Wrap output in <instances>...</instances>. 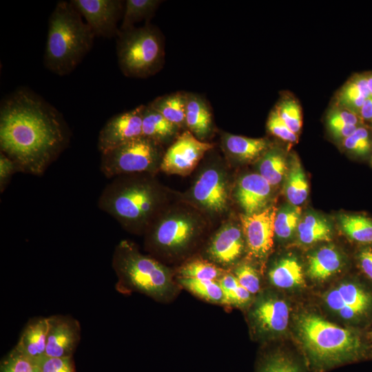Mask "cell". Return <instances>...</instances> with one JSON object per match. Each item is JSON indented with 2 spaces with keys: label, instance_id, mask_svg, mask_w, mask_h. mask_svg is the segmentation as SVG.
Returning <instances> with one entry per match:
<instances>
[{
  "label": "cell",
  "instance_id": "1",
  "mask_svg": "<svg viewBox=\"0 0 372 372\" xmlns=\"http://www.w3.org/2000/svg\"><path fill=\"white\" fill-rule=\"evenodd\" d=\"M69 127L62 114L33 91L20 87L0 105V149L17 172L41 176L67 147Z\"/></svg>",
  "mask_w": 372,
  "mask_h": 372
},
{
  "label": "cell",
  "instance_id": "2",
  "mask_svg": "<svg viewBox=\"0 0 372 372\" xmlns=\"http://www.w3.org/2000/svg\"><path fill=\"white\" fill-rule=\"evenodd\" d=\"M165 197L152 174H125L114 178L106 185L98 206L125 229L142 234L164 209Z\"/></svg>",
  "mask_w": 372,
  "mask_h": 372
},
{
  "label": "cell",
  "instance_id": "3",
  "mask_svg": "<svg viewBox=\"0 0 372 372\" xmlns=\"http://www.w3.org/2000/svg\"><path fill=\"white\" fill-rule=\"evenodd\" d=\"M297 330L306 363L313 372H324L366 357V347L357 333L316 314L300 316Z\"/></svg>",
  "mask_w": 372,
  "mask_h": 372
},
{
  "label": "cell",
  "instance_id": "4",
  "mask_svg": "<svg viewBox=\"0 0 372 372\" xmlns=\"http://www.w3.org/2000/svg\"><path fill=\"white\" fill-rule=\"evenodd\" d=\"M95 37L70 1H59L48 21L45 68L58 76L70 74L91 50Z\"/></svg>",
  "mask_w": 372,
  "mask_h": 372
},
{
  "label": "cell",
  "instance_id": "5",
  "mask_svg": "<svg viewBox=\"0 0 372 372\" xmlns=\"http://www.w3.org/2000/svg\"><path fill=\"white\" fill-rule=\"evenodd\" d=\"M112 267L118 278V289L125 287L161 298L172 287L168 269L153 258L142 254L129 241L123 240L116 247Z\"/></svg>",
  "mask_w": 372,
  "mask_h": 372
},
{
  "label": "cell",
  "instance_id": "6",
  "mask_svg": "<svg viewBox=\"0 0 372 372\" xmlns=\"http://www.w3.org/2000/svg\"><path fill=\"white\" fill-rule=\"evenodd\" d=\"M116 52L118 66L125 76L146 78L154 75L164 62V44L156 28L145 24L120 31Z\"/></svg>",
  "mask_w": 372,
  "mask_h": 372
},
{
  "label": "cell",
  "instance_id": "7",
  "mask_svg": "<svg viewBox=\"0 0 372 372\" xmlns=\"http://www.w3.org/2000/svg\"><path fill=\"white\" fill-rule=\"evenodd\" d=\"M205 223L191 209H163L146 231L147 242L157 250L178 252L186 249L202 231Z\"/></svg>",
  "mask_w": 372,
  "mask_h": 372
},
{
  "label": "cell",
  "instance_id": "8",
  "mask_svg": "<svg viewBox=\"0 0 372 372\" xmlns=\"http://www.w3.org/2000/svg\"><path fill=\"white\" fill-rule=\"evenodd\" d=\"M163 146L141 136L101 154V171L108 178L132 174H153L160 169Z\"/></svg>",
  "mask_w": 372,
  "mask_h": 372
},
{
  "label": "cell",
  "instance_id": "9",
  "mask_svg": "<svg viewBox=\"0 0 372 372\" xmlns=\"http://www.w3.org/2000/svg\"><path fill=\"white\" fill-rule=\"evenodd\" d=\"M213 147L214 144L202 141L185 130L164 152L160 169L167 174L186 176Z\"/></svg>",
  "mask_w": 372,
  "mask_h": 372
},
{
  "label": "cell",
  "instance_id": "10",
  "mask_svg": "<svg viewBox=\"0 0 372 372\" xmlns=\"http://www.w3.org/2000/svg\"><path fill=\"white\" fill-rule=\"evenodd\" d=\"M218 165L206 167L196 179L190 191L192 201L212 214L224 212L228 205L229 187L224 171Z\"/></svg>",
  "mask_w": 372,
  "mask_h": 372
},
{
  "label": "cell",
  "instance_id": "11",
  "mask_svg": "<svg viewBox=\"0 0 372 372\" xmlns=\"http://www.w3.org/2000/svg\"><path fill=\"white\" fill-rule=\"evenodd\" d=\"M95 37L111 38L119 33L118 22L123 15L120 0H71Z\"/></svg>",
  "mask_w": 372,
  "mask_h": 372
},
{
  "label": "cell",
  "instance_id": "12",
  "mask_svg": "<svg viewBox=\"0 0 372 372\" xmlns=\"http://www.w3.org/2000/svg\"><path fill=\"white\" fill-rule=\"evenodd\" d=\"M327 307L344 320L358 321L372 309V295L360 284L344 282L325 296Z\"/></svg>",
  "mask_w": 372,
  "mask_h": 372
},
{
  "label": "cell",
  "instance_id": "13",
  "mask_svg": "<svg viewBox=\"0 0 372 372\" xmlns=\"http://www.w3.org/2000/svg\"><path fill=\"white\" fill-rule=\"evenodd\" d=\"M143 105L116 114L106 122L98 137L97 147L101 154L143 136Z\"/></svg>",
  "mask_w": 372,
  "mask_h": 372
},
{
  "label": "cell",
  "instance_id": "14",
  "mask_svg": "<svg viewBox=\"0 0 372 372\" xmlns=\"http://www.w3.org/2000/svg\"><path fill=\"white\" fill-rule=\"evenodd\" d=\"M276 211L274 206H270L251 215L240 216L242 230L249 254L256 258H265L272 248Z\"/></svg>",
  "mask_w": 372,
  "mask_h": 372
},
{
  "label": "cell",
  "instance_id": "15",
  "mask_svg": "<svg viewBox=\"0 0 372 372\" xmlns=\"http://www.w3.org/2000/svg\"><path fill=\"white\" fill-rule=\"evenodd\" d=\"M48 332L45 355L71 357L80 340V325L70 316L56 315L48 317Z\"/></svg>",
  "mask_w": 372,
  "mask_h": 372
},
{
  "label": "cell",
  "instance_id": "16",
  "mask_svg": "<svg viewBox=\"0 0 372 372\" xmlns=\"http://www.w3.org/2000/svg\"><path fill=\"white\" fill-rule=\"evenodd\" d=\"M271 186L258 173L247 174L238 181L236 198L246 215L261 211L267 207Z\"/></svg>",
  "mask_w": 372,
  "mask_h": 372
},
{
  "label": "cell",
  "instance_id": "17",
  "mask_svg": "<svg viewBox=\"0 0 372 372\" xmlns=\"http://www.w3.org/2000/svg\"><path fill=\"white\" fill-rule=\"evenodd\" d=\"M244 235L237 225L227 223L222 226L212 238L208 254L216 262L230 265L242 254L244 249Z\"/></svg>",
  "mask_w": 372,
  "mask_h": 372
},
{
  "label": "cell",
  "instance_id": "18",
  "mask_svg": "<svg viewBox=\"0 0 372 372\" xmlns=\"http://www.w3.org/2000/svg\"><path fill=\"white\" fill-rule=\"evenodd\" d=\"M256 324L263 332L280 333L289 323V310L285 301L267 298L259 301L252 312Z\"/></svg>",
  "mask_w": 372,
  "mask_h": 372
},
{
  "label": "cell",
  "instance_id": "19",
  "mask_svg": "<svg viewBox=\"0 0 372 372\" xmlns=\"http://www.w3.org/2000/svg\"><path fill=\"white\" fill-rule=\"evenodd\" d=\"M186 130L198 139L205 141L214 131L211 110L208 102L200 94L187 92Z\"/></svg>",
  "mask_w": 372,
  "mask_h": 372
},
{
  "label": "cell",
  "instance_id": "20",
  "mask_svg": "<svg viewBox=\"0 0 372 372\" xmlns=\"http://www.w3.org/2000/svg\"><path fill=\"white\" fill-rule=\"evenodd\" d=\"M221 147L226 155L238 162L247 163L260 158L271 146L265 138H249L223 132Z\"/></svg>",
  "mask_w": 372,
  "mask_h": 372
},
{
  "label": "cell",
  "instance_id": "21",
  "mask_svg": "<svg viewBox=\"0 0 372 372\" xmlns=\"http://www.w3.org/2000/svg\"><path fill=\"white\" fill-rule=\"evenodd\" d=\"M48 332V318L33 319L25 326L14 349L36 362L45 355Z\"/></svg>",
  "mask_w": 372,
  "mask_h": 372
},
{
  "label": "cell",
  "instance_id": "22",
  "mask_svg": "<svg viewBox=\"0 0 372 372\" xmlns=\"http://www.w3.org/2000/svg\"><path fill=\"white\" fill-rule=\"evenodd\" d=\"M180 129L167 121L149 105H143V136L151 139L162 146L175 139Z\"/></svg>",
  "mask_w": 372,
  "mask_h": 372
},
{
  "label": "cell",
  "instance_id": "23",
  "mask_svg": "<svg viewBox=\"0 0 372 372\" xmlns=\"http://www.w3.org/2000/svg\"><path fill=\"white\" fill-rule=\"evenodd\" d=\"M343 265V258L336 248L324 246L309 257L307 272L311 278L324 280L338 273Z\"/></svg>",
  "mask_w": 372,
  "mask_h": 372
},
{
  "label": "cell",
  "instance_id": "24",
  "mask_svg": "<svg viewBox=\"0 0 372 372\" xmlns=\"http://www.w3.org/2000/svg\"><path fill=\"white\" fill-rule=\"evenodd\" d=\"M371 95L367 74H358L348 80L341 88L337 97L338 106L358 115L364 102Z\"/></svg>",
  "mask_w": 372,
  "mask_h": 372
},
{
  "label": "cell",
  "instance_id": "25",
  "mask_svg": "<svg viewBox=\"0 0 372 372\" xmlns=\"http://www.w3.org/2000/svg\"><path fill=\"white\" fill-rule=\"evenodd\" d=\"M187 92H177L158 96L148 105L178 127L186 130Z\"/></svg>",
  "mask_w": 372,
  "mask_h": 372
},
{
  "label": "cell",
  "instance_id": "26",
  "mask_svg": "<svg viewBox=\"0 0 372 372\" xmlns=\"http://www.w3.org/2000/svg\"><path fill=\"white\" fill-rule=\"evenodd\" d=\"M298 240L303 245H312L321 241H330L332 238L331 223L321 215L307 214L297 227Z\"/></svg>",
  "mask_w": 372,
  "mask_h": 372
},
{
  "label": "cell",
  "instance_id": "27",
  "mask_svg": "<svg viewBox=\"0 0 372 372\" xmlns=\"http://www.w3.org/2000/svg\"><path fill=\"white\" fill-rule=\"evenodd\" d=\"M338 225L351 240L361 245L372 244V218L362 214H342Z\"/></svg>",
  "mask_w": 372,
  "mask_h": 372
},
{
  "label": "cell",
  "instance_id": "28",
  "mask_svg": "<svg viewBox=\"0 0 372 372\" xmlns=\"http://www.w3.org/2000/svg\"><path fill=\"white\" fill-rule=\"evenodd\" d=\"M269 277L273 285L282 289L296 287L304 282L302 266L293 257L279 260L270 270Z\"/></svg>",
  "mask_w": 372,
  "mask_h": 372
},
{
  "label": "cell",
  "instance_id": "29",
  "mask_svg": "<svg viewBox=\"0 0 372 372\" xmlns=\"http://www.w3.org/2000/svg\"><path fill=\"white\" fill-rule=\"evenodd\" d=\"M284 191L290 204L295 206L302 205L307 198L308 181L300 162L296 157L293 158L288 167Z\"/></svg>",
  "mask_w": 372,
  "mask_h": 372
},
{
  "label": "cell",
  "instance_id": "30",
  "mask_svg": "<svg viewBox=\"0 0 372 372\" xmlns=\"http://www.w3.org/2000/svg\"><path fill=\"white\" fill-rule=\"evenodd\" d=\"M259 174L271 186L278 185L287 172L288 167L282 152L276 147H271L260 158L258 163Z\"/></svg>",
  "mask_w": 372,
  "mask_h": 372
},
{
  "label": "cell",
  "instance_id": "31",
  "mask_svg": "<svg viewBox=\"0 0 372 372\" xmlns=\"http://www.w3.org/2000/svg\"><path fill=\"white\" fill-rule=\"evenodd\" d=\"M159 0H127L125 1L120 31L134 28V25L143 20L149 19L159 4Z\"/></svg>",
  "mask_w": 372,
  "mask_h": 372
},
{
  "label": "cell",
  "instance_id": "32",
  "mask_svg": "<svg viewBox=\"0 0 372 372\" xmlns=\"http://www.w3.org/2000/svg\"><path fill=\"white\" fill-rule=\"evenodd\" d=\"M302 209L299 206L286 205L276 211L273 229L274 234L280 239L291 237L297 230L301 220Z\"/></svg>",
  "mask_w": 372,
  "mask_h": 372
},
{
  "label": "cell",
  "instance_id": "33",
  "mask_svg": "<svg viewBox=\"0 0 372 372\" xmlns=\"http://www.w3.org/2000/svg\"><path fill=\"white\" fill-rule=\"evenodd\" d=\"M344 148L353 156L365 158L372 156V129L365 125L342 141Z\"/></svg>",
  "mask_w": 372,
  "mask_h": 372
},
{
  "label": "cell",
  "instance_id": "34",
  "mask_svg": "<svg viewBox=\"0 0 372 372\" xmlns=\"http://www.w3.org/2000/svg\"><path fill=\"white\" fill-rule=\"evenodd\" d=\"M257 372H305L299 362L290 355L275 352L260 361Z\"/></svg>",
  "mask_w": 372,
  "mask_h": 372
},
{
  "label": "cell",
  "instance_id": "35",
  "mask_svg": "<svg viewBox=\"0 0 372 372\" xmlns=\"http://www.w3.org/2000/svg\"><path fill=\"white\" fill-rule=\"evenodd\" d=\"M218 282L223 291L224 304L240 307L251 300V294L238 283L234 275L223 274Z\"/></svg>",
  "mask_w": 372,
  "mask_h": 372
},
{
  "label": "cell",
  "instance_id": "36",
  "mask_svg": "<svg viewBox=\"0 0 372 372\" xmlns=\"http://www.w3.org/2000/svg\"><path fill=\"white\" fill-rule=\"evenodd\" d=\"M180 282L188 290L206 300L223 303V291L218 281L180 278Z\"/></svg>",
  "mask_w": 372,
  "mask_h": 372
},
{
  "label": "cell",
  "instance_id": "37",
  "mask_svg": "<svg viewBox=\"0 0 372 372\" xmlns=\"http://www.w3.org/2000/svg\"><path fill=\"white\" fill-rule=\"evenodd\" d=\"M180 273L181 278L214 281L219 280L223 275L220 268L202 260H195L185 264L181 267Z\"/></svg>",
  "mask_w": 372,
  "mask_h": 372
},
{
  "label": "cell",
  "instance_id": "38",
  "mask_svg": "<svg viewBox=\"0 0 372 372\" xmlns=\"http://www.w3.org/2000/svg\"><path fill=\"white\" fill-rule=\"evenodd\" d=\"M275 110L286 125L298 135L302 127V114L297 101L291 97H284Z\"/></svg>",
  "mask_w": 372,
  "mask_h": 372
},
{
  "label": "cell",
  "instance_id": "39",
  "mask_svg": "<svg viewBox=\"0 0 372 372\" xmlns=\"http://www.w3.org/2000/svg\"><path fill=\"white\" fill-rule=\"evenodd\" d=\"M364 123L357 114L339 106L332 109L327 116L329 130L350 125L360 126Z\"/></svg>",
  "mask_w": 372,
  "mask_h": 372
},
{
  "label": "cell",
  "instance_id": "40",
  "mask_svg": "<svg viewBox=\"0 0 372 372\" xmlns=\"http://www.w3.org/2000/svg\"><path fill=\"white\" fill-rule=\"evenodd\" d=\"M35 370V362L14 349L4 360L1 368V372H34Z\"/></svg>",
  "mask_w": 372,
  "mask_h": 372
},
{
  "label": "cell",
  "instance_id": "41",
  "mask_svg": "<svg viewBox=\"0 0 372 372\" xmlns=\"http://www.w3.org/2000/svg\"><path fill=\"white\" fill-rule=\"evenodd\" d=\"M234 276L238 283L251 294L260 290V278L256 269L248 264L239 265L235 270Z\"/></svg>",
  "mask_w": 372,
  "mask_h": 372
},
{
  "label": "cell",
  "instance_id": "42",
  "mask_svg": "<svg viewBox=\"0 0 372 372\" xmlns=\"http://www.w3.org/2000/svg\"><path fill=\"white\" fill-rule=\"evenodd\" d=\"M40 372H74L71 357H49L44 355L35 362Z\"/></svg>",
  "mask_w": 372,
  "mask_h": 372
},
{
  "label": "cell",
  "instance_id": "43",
  "mask_svg": "<svg viewBox=\"0 0 372 372\" xmlns=\"http://www.w3.org/2000/svg\"><path fill=\"white\" fill-rule=\"evenodd\" d=\"M267 126L269 132L277 138L287 142L295 143L298 135L293 133L283 122L275 108L271 112Z\"/></svg>",
  "mask_w": 372,
  "mask_h": 372
},
{
  "label": "cell",
  "instance_id": "44",
  "mask_svg": "<svg viewBox=\"0 0 372 372\" xmlns=\"http://www.w3.org/2000/svg\"><path fill=\"white\" fill-rule=\"evenodd\" d=\"M356 258L361 271L372 281V244L362 245Z\"/></svg>",
  "mask_w": 372,
  "mask_h": 372
},
{
  "label": "cell",
  "instance_id": "45",
  "mask_svg": "<svg viewBox=\"0 0 372 372\" xmlns=\"http://www.w3.org/2000/svg\"><path fill=\"white\" fill-rule=\"evenodd\" d=\"M17 172L14 163L3 153H0V191L3 192L11 176Z\"/></svg>",
  "mask_w": 372,
  "mask_h": 372
},
{
  "label": "cell",
  "instance_id": "46",
  "mask_svg": "<svg viewBox=\"0 0 372 372\" xmlns=\"http://www.w3.org/2000/svg\"><path fill=\"white\" fill-rule=\"evenodd\" d=\"M358 116L364 122H372V95L364 102L359 111Z\"/></svg>",
  "mask_w": 372,
  "mask_h": 372
},
{
  "label": "cell",
  "instance_id": "47",
  "mask_svg": "<svg viewBox=\"0 0 372 372\" xmlns=\"http://www.w3.org/2000/svg\"><path fill=\"white\" fill-rule=\"evenodd\" d=\"M368 86L371 94L372 95V72L367 74Z\"/></svg>",
  "mask_w": 372,
  "mask_h": 372
},
{
  "label": "cell",
  "instance_id": "48",
  "mask_svg": "<svg viewBox=\"0 0 372 372\" xmlns=\"http://www.w3.org/2000/svg\"><path fill=\"white\" fill-rule=\"evenodd\" d=\"M370 163H371V166H372V156H371V158H370Z\"/></svg>",
  "mask_w": 372,
  "mask_h": 372
},
{
  "label": "cell",
  "instance_id": "49",
  "mask_svg": "<svg viewBox=\"0 0 372 372\" xmlns=\"http://www.w3.org/2000/svg\"><path fill=\"white\" fill-rule=\"evenodd\" d=\"M34 372H40V371L37 368V366H36V370Z\"/></svg>",
  "mask_w": 372,
  "mask_h": 372
},
{
  "label": "cell",
  "instance_id": "50",
  "mask_svg": "<svg viewBox=\"0 0 372 372\" xmlns=\"http://www.w3.org/2000/svg\"><path fill=\"white\" fill-rule=\"evenodd\" d=\"M371 128L372 129V122L371 123Z\"/></svg>",
  "mask_w": 372,
  "mask_h": 372
},
{
  "label": "cell",
  "instance_id": "51",
  "mask_svg": "<svg viewBox=\"0 0 372 372\" xmlns=\"http://www.w3.org/2000/svg\"><path fill=\"white\" fill-rule=\"evenodd\" d=\"M371 339H372V333H371Z\"/></svg>",
  "mask_w": 372,
  "mask_h": 372
}]
</instances>
